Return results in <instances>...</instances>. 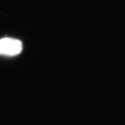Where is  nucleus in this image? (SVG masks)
Instances as JSON below:
<instances>
[{"label":"nucleus","mask_w":125,"mask_h":125,"mask_svg":"<svg viewBox=\"0 0 125 125\" xmlns=\"http://www.w3.org/2000/svg\"><path fill=\"white\" fill-rule=\"evenodd\" d=\"M22 50L21 41L10 38H4L0 40V54L13 56L19 54Z\"/></svg>","instance_id":"nucleus-1"}]
</instances>
